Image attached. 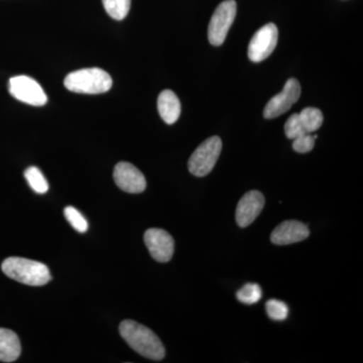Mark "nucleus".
I'll use <instances>...</instances> for the list:
<instances>
[{"instance_id":"f257e3e1","label":"nucleus","mask_w":363,"mask_h":363,"mask_svg":"<svg viewBox=\"0 0 363 363\" xmlns=\"http://www.w3.org/2000/svg\"><path fill=\"white\" fill-rule=\"evenodd\" d=\"M121 337L136 352L152 360H162L166 354L162 341L147 327L125 320L119 326Z\"/></svg>"},{"instance_id":"f03ea898","label":"nucleus","mask_w":363,"mask_h":363,"mask_svg":"<svg viewBox=\"0 0 363 363\" xmlns=\"http://www.w3.org/2000/svg\"><path fill=\"white\" fill-rule=\"evenodd\" d=\"M1 269L9 278L28 286H44L52 279L49 267L43 262L23 257H9Z\"/></svg>"},{"instance_id":"7ed1b4c3","label":"nucleus","mask_w":363,"mask_h":363,"mask_svg":"<svg viewBox=\"0 0 363 363\" xmlns=\"http://www.w3.org/2000/svg\"><path fill=\"white\" fill-rule=\"evenodd\" d=\"M64 85L71 92L101 94L111 89L112 78L99 68L81 69L66 76Z\"/></svg>"},{"instance_id":"20e7f679","label":"nucleus","mask_w":363,"mask_h":363,"mask_svg":"<svg viewBox=\"0 0 363 363\" xmlns=\"http://www.w3.org/2000/svg\"><path fill=\"white\" fill-rule=\"evenodd\" d=\"M222 150V140L219 136L207 138L196 149L188 162L191 174L196 177L207 176L218 161Z\"/></svg>"},{"instance_id":"39448f33","label":"nucleus","mask_w":363,"mask_h":363,"mask_svg":"<svg viewBox=\"0 0 363 363\" xmlns=\"http://www.w3.org/2000/svg\"><path fill=\"white\" fill-rule=\"evenodd\" d=\"M236 11L238 6L235 0H225L217 6L208 26V39L210 44L216 47L223 44L227 33L235 20Z\"/></svg>"},{"instance_id":"423d86ee","label":"nucleus","mask_w":363,"mask_h":363,"mask_svg":"<svg viewBox=\"0 0 363 363\" xmlns=\"http://www.w3.org/2000/svg\"><path fill=\"white\" fill-rule=\"evenodd\" d=\"M278 39L279 30L274 23H267L262 26L250 40L247 50L248 58L255 63L264 61L276 49Z\"/></svg>"},{"instance_id":"0eeeda50","label":"nucleus","mask_w":363,"mask_h":363,"mask_svg":"<svg viewBox=\"0 0 363 363\" xmlns=\"http://www.w3.org/2000/svg\"><path fill=\"white\" fill-rule=\"evenodd\" d=\"M9 93L16 99L33 106H43L48 101L47 95L39 83L28 76L11 78L9 80Z\"/></svg>"},{"instance_id":"6e6552de","label":"nucleus","mask_w":363,"mask_h":363,"mask_svg":"<svg viewBox=\"0 0 363 363\" xmlns=\"http://www.w3.org/2000/svg\"><path fill=\"white\" fill-rule=\"evenodd\" d=\"M301 96V85L297 79L286 81L284 89L278 95L271 98L264 107V116L267 119L276 118L290 111Z\"/></svg>"},{"instance_id":"1a4fd4ad","label":"nucleus","mask_w":363,"mask_h":363,"mask_svg":"<svg viewBox=\"0 0 363 363\" xmlns=\"http://www.w3.org/2000/svg\"><path fill=\"white\" fill-rule=\"evenodd\" d=\"M145 243L152 259L159 262H168L173 257L175 242L171 234L160 228L145 231Z\"/></svg>"},{"instance_id":"9d476101","label":"nucleus","mask_w":363,"mask_h":363,"mask_svg":"<svg viewBox=\"0 0 363 363\" xmlns=\"http://www.w3.org/2000/svg\"><path fill=\"white\" fill-rule=\"evenodd\" d=\"M113 178L117 187L131 194L142 193L147 188L145 176L130 162H118L114 168Z\"/></svg>"},{"instance_id":"9b49d317","label":"nucleus","mask_w":363,"mask_h":363,"mask_svg":"<svg viewBox=\"0 0 363 363\" xmlns=\"http://www.w3.org/2000/svg\"><path fill=\"white\" fill-rule=\"evenodd\" d=\"M264 206V197L259 191H250L241 198L236 207V222L240 227L250 225Z\"/></svg>"},{"instance_id":"f8f14e48","label":"nucleus","mask_w":363,"mask_h":363,"mask_svg":"<svg viewBox=\"0 0 363 363\" xmlns=\"http://www.w3.org/2000/svg\"><path fill=\"white\" fill-rule=\"evenodd\" d=\"M309 234V228L302 222L284 221L272 231L271 240L274 245H288L305 240Z\"/></svg>"},{"instance_id":"ddd939ff","label":"nucleus","mask_w":363,"mask_h":363,"mask_svg":"<svg viewBox=\"0 0 363 363\" xmlns=\"http://www.w3.org/2000/svg\"><path fill=\"white\" fill-rule=\"evenodd\" d=\"M157 109L162 121L173 124L181 116V102L172 90H164L157 99Z\"/></svg>"},{"instance_id":"4468645a","label":"nucleus","mask_w":363,"mask_h":363,"mask_svg":"<svg viewBox=\"0 0 363 363\" xmlns=\"http://www.w3.org/2000/svg\"><path fill=\"white\" fill-rule=\"evenodd\" d=\"M21 352V341L16 333L9 329L0 328V362H16Z\"/></svg>"},{"instance_id":"2eb2a0df","label":"nucleus","mask_w":363,"mask_h":363,"mask_svg":"<svg viewBox=\"0 0 363 363\" xmlns=\"http://www.w3.org/2000/svg\"><path fill=\"white\" fill-rule=\"evenodd\" d=\"M301 123L304 126L306 133H313L319 130L323 123V113L320 109L307 107L298 113Z\"/></svg>"},{"instance_id":"dca6fc26","label":"nucleus","mask_w":363,"mask_h":363,"mask_svg":"<svg viewBox=\"0 0 363 363\" xmlns=\"http://www.w3.org/2000/svg\"><path fill=\"white\" fill-rule=\"evenodd\" d=\"M105 11L116 21H123L130 13L131 0H102Z\"/></svg>"},{"instance_id":"f3484780","label":"nucleus","mask_w":363,"mask_h":363,"mask_svg":"<svg viewBox=\"0 0 363 363\" xmlns=\"http://www.w3.org/2000/svg\"><path fill=\"white\" fill-rule=\"evenodd\" d=\"M25 177L30 187L38 194H45L49 190V183L37 167H30L26 169Z\"/></svg>"},{"instance_id":"a211bd4d","label":"nucleus","mask_w":363,"mask_h":363,"mask_svg":"<svg viewBox=\"0 0 363 363\" xmlns=\"http://www.w3.org/2000/svg\"><path fill=\"white\" fill-rule=\"evenodd\" d=\"M262 289H260L257 284L253 283L247 284V285L243 286L236 294L238 301L247 305H252L259 302L260 298H262Z\"/></svg>"},{"instance_id":"6ab92c4d","label":"nucleus","mask_w":363,"mask_h":363,"mask_svg":"<svg viewBox=\"0 0 363 363\" xmlns=\"http://www.w3.org/2000/svg\"><path fill=\"white\" fill-rule=\"evenodd\" d=\"M67 220L78 233H84L88 230V222L76 208L68 206L64 210Z\"/></svg>"},{"instance_id":"aec40b11","label":"nucleus","mask_w":363,"mask_h":363,"mask_svg":"<svg viewBox=\"0 0 363 363\" xmlns=\"http://www.w3.org/2000/svg\"><path fill=\"white\" fill-rule=\"evenodd\" d=\"M266 309L269 317L274 321H283L289 315L288 306L281 301L274 300V298L267 301Z\"/></svg>"},{"instance_id":"412c9836","label":"nucleus","mask_w":363,"mask_h":363,"mask_svg":"<svg viewBox=\"0 0 363 363\" xmlns=\"http://www.w3.org/2000/svg\"><path fill=\"white\" fill-rule=\"evenodd\" d=\"M285 133L286 138H290V140H295L298 136L307 133H306L304 126H303L302 123H301L298 113L293 114V116L289 117L285 124Z\"/></svg>"},{"instance_id":"4be33fe9","label":"nucleus","mask_w":363,"mask_h":363,"mask_svg":"<svg viewBox=\"0 0 363 363\" xmlns=\"http://www.w3.org/2000/svg\"><path fill=\"white\" fill-rule=\"evenodd\" d=\"M317 135L312 133H305V135L298 136L294 140L293 149L298 154H306L311 152L315 145V140Z\"/></svg>"}]
</instances>
